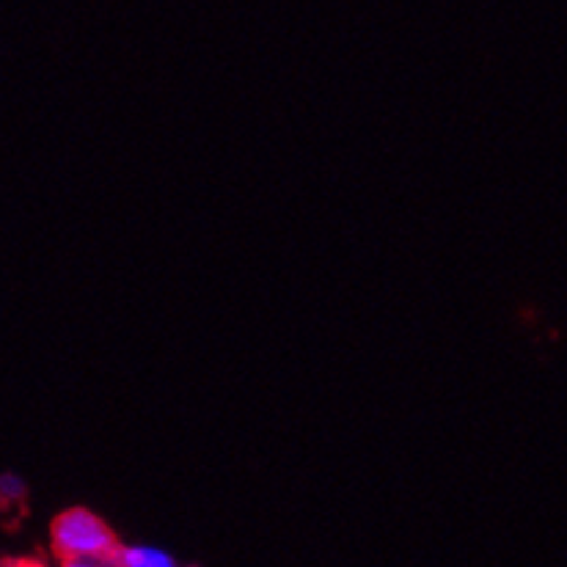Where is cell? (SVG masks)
<instances>
[{"label": "cell", "instance_id": "cell-1", "mask_svg": "<svg viewBox=\"0 0 567 567\" xmlns=\"http://www.w3.org/2000/svg\"><path fill=\"white\" fill-rule=\"evenodd\" d=\"M53 548L72 567L116 565V537L111 526L89 509H66L53 520Z\"/></svg>", "mask_w": 567, "mask_h": 567}, {"label": "cell", "instance_id": "cell-2", "mask_svg": "<svg viewBox=\"0 0 567 567\" xmlns=\"http://www.w3.org/2000/svg\"><path fill=\"white\" fill-rule=\"evenodd\" d=\"M116 565L122 567H172L174 559L166 551L152 546L116 548Z\"/></svg>", "mask_w": 567, "mask_h": 567}, {"label": "cell", "instance_id": "cell-3", "mask_svg": "<svg viewBox=\"0 0 567 567\" xmlns=\"http://www.w3.org/2000/svg\"><path fill=\"white\" fill-rule=\"evenodd\" d=\"M25 482L20 480V476L14 474H3L0 476V502L11 504V502H20L22 496H25Z\"/></svg>", "mask_w": 567, "mask_h": 567}]
</instances>
